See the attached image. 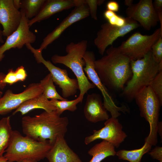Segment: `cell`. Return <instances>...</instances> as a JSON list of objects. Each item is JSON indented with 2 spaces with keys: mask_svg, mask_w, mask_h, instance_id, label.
Segmentation results:
<instances>
[{
  "mask_svg": "<svg viewBox=\"0 0 162 162\" xmlns=\"http://www.w3.org/2000/svg\"><path fill=\"white\" fill-rule=\"evenodd\" d=\"M106 54L94 61L95 70L103 85L108 89L123 91L132 76L130 59L118 47L112 46Z\"/></svg>",
  "mask_w": 162,
  "mask_h": 162,
  "instance_id": "1",
  "label": "cell"
},
{
  "mask_svg": "<svg viewBox=\"0 0 162 162\" xmlns=\"http://www.w3.org/2000/svg\"><path fill=\"white\" fill-rule=\"evenodd\" d=\"M21 123L26 136L39 142L48 141L53 145L58 136H64L69 120L67 117H60L56 111H44L33 117H23Z\"/></svg>",
  "mask_w": 162,
  "mask_h": 162,
  "instance_id": "2",
  "label": "cell"
},
{
  "mask_svg": "<svg viewBox=\"0 0 162 162\" xmlns=\"http://www.w3.org/2000/svg\"><path fill=\"white\" fill-rule=\"evenodd\" d=\"M52 146L48 141H38L26 136H22L19 131L14 130L4 156L9 162L25 159L38 161L46 158Z\"/></svg>",
  "mask_w": 162,
  "mask_h": 162,
  "instance_id": "3",
  "label": "cell"
},
{
  "mask_svg": "<svg viewBox=\"0 0 162 162\" xmlns=\"http://www.w3.org/2000/svg\"><path fill=\"white\" fill-rule=\"evenodd\" d=\"M87 43L86 40H82L76 43L71 42L66 47V55L55 54L51 58L53 63L64 64L73 71L78 83L80 90L79 96L82 99L89 90L96 87L89 81L83 70L85 62L83 57L86 51Z\"/></svg>",
  "mask_w": 162,
  "mask_h": 162,
  "instance_id": "4",
  "label": "cell"
},
{
  "mask_svg": "<svg viewBox=\"0 0 162 162\" xmlns=\"http://www.w3.org/2000/svg\"><path fill=\"white\" fill-rule=\"evenodd\" d=\"M130 64L132 76L121 93L128 101H132L137 92L149 86L159 72L158 63L154 60L151 50L141 59L131 60Z\"/></svg>",
  "mask_w": 162,
  "mask_h": 162,
  "instance_id": "5",
  "label": "cell"
},
{
  "mask_svg": "<svg viewBox=\"0 0 162 162\" xmlns=\"http://www.w3.org/2000/svg\"><path fill=\"white\" fill-rule=\"evenodd\" d=\"M134 99L139 108L140 116L144 118L150 125V132L145 141L152 146H155L158 142L157 128L162 103L149 86L137 92Z\"/></svg>",
  "mask_w": 162,
  "mask_h": 162,
  "instance_id": "6",
  "label": "cell"
},
{
  "mask_svg": "<svg viewBox=\"0 0 162 162\" xmlns=\"http://www.w3.org/2000/svg\"><path fill=\"white\" fill-rule=\"evenodd\" d=\"M25 45L33 54L37 62L43 64L50 72L53 82L61 89L62 97L66 99L76 93L79 89L76 79L70 78L66 70L57 67L50 61L45 60L42 56V51L39 49L34 48L30 44Z\"/></svg>",
  "mask_w": 162,
  "mask_h": 162,
  "instance_id": "7",
  "label": "cell"
},
{
  "mask_svg": "<svg viewBox=\"0 0 162 162\" xmlns=\"http://www.w3.org/2000/svg\"><path fill=\"white\" fill-rule=\"evenodd\" d=\"M160 36L162 37L160 28L150 35H143L136 32L123 42L118 48L131 61L139 59L151 50L152 46Z\"/></svg>",
  "mask_w": 162,
  "mask_h": 162,
  "instance_id": "8",
  "label": "cell"
},
{
  "mask_svg": "<svg viewBox=\"0 0 162 162\" xmlns=\"http://www.w3.org/2000/svg\"><path fill=\"white\" fill-rule=\"evenodd\" d=\"M83 58L85 62L83 70L86 73L87 78L101 93L105 108L110 112L112 117L117 118L120 115L119 111L124 112L127 111L126 107L124 106L121 107L117 106L109 94L108 89L102 83L95 69L94 63L95 58L94 52L92 51H86Z\"/></svg>",
  "mask_w": 162,
  "mask_h": 162,
  "instance_id": "9",
  "label": "cell"
},
{
  "mask_svg": "<svg viewBox=\"0 0 162 162\" xmlns=\"http://www.w3.org/2000/svg\"><path fill=\"white\" fill-rule=\"evenodd\" d=\"M126 18V24L122 27L112 26L108 22L101 25L94 40V43L101 55H103L107 47L112 46L114 41L118 38L124 36L140 26L135 21L127 17Z\"/></svg>",
  "mask_w": 162,
  "mask_h": 162,
  "instance_id": "10",
  "label": "cell"
},
{
  "mask_svg": "<svg viewBox=\"0 0 162 162\" xmlns=\"http://www.w3.org/2000/svg\"><path fill=\"white\" fill-rule=\"evenodd\" d=\"M90 15L85 0H77L76 4L71 13L51 32L43 39L39 49L41 51L58 39L68 27L85 19Z\"/></svg>",
  "mask_w": 162,
  "mask_h": 162,
  "instance_id": "11",
  "label": "cell"
},
{
  "mask_svg": "<svg viewBox=\"0 0 162 162\" xmlns=\"http://www.w3.org/2000/svg\"><path fill=\"white\" fill-rule=\"evenodd\" d=\"M125 12L127 17L136 21L146 30H150L159 22L152 0H140L128 7Z\"/></svg>",
  "mask_w": 162,
  "mask_h": 162,
  "instance_id": "12",
  "label": "cell"
},
{
  "mask_svg": "<svg viewBox=\"0 0 162 162\" xmlns=\"http://www.w3.org/2000/svg\"><path fill=\"white\" fill-rule=\"evenodd\" d=\"M22 16L17 29L9 36L3 44L0 46V62L4 57V53L11 48H22L24 45L31 44L36 39L35 34L29 29V20L25 16L23 10L20 9Z\"/></svg>",
  "mask_w": 162,
  "mask_h": 162,
  "instance_id": "13",
  "label": "cell"
},
{
  "mask_svg": "<svg viewBox=\"0 0 162 162\" xmlns=\"http://www.w3.org/2000/svg\"><path fill=\"white\" fill-rule=\"evenodd\" d=\"M104 126L98 130H94L93 134L85 138L84 142L88 145L98 139H102L118 148L127 136L123 127L117 118L111 117L104 123Z\"/></svg>",
  "mask_w": 162,
  "mask_h": 162,
  "instance_id": "14",
  "label": "cell"
},
{
  "mask_svg": "<svg viewBox=\"0 0 162 162\" xmlns=\"http://www.w3.org/2000/svg\"><path fill=\"white\" fill-rule=\"evenodd\" d=\"M43 89L40 83L30 84L23 92L18 94L8 90L0 98V115L5 114L16 110L25 101L43 93Z\"/></svg>",
  "mask_w": 162,
  "mask_h": 162,
  "instance_id": "15",
  "label": "cell"
},
{
  "mask_svg": "<svg viewBox=\"0 0 162 162\" xmlns=\"http://www.w3.org/2000/svg\"><path fill=\"white\" fill-rule=\"evenodd\" d=\"M21 11L14 6L13 0H0V24L2 35L7 37L19 27L22 18Z\"/></svg>",
  "mask_w": 162,
  "mask_h": 162,
  "instance_id": "16",
  "label": "cell"
},
{
  "mask_svg": "<svg viewBox=\"0 0 162 162\" xmlns=\"http://www.w3.org/2000/svg\"><path fill=\"white\" fill-rule=\"evenodd\" d=\"M48 162H83L67 144L64 137L56 138L46 156Z\"/></svg>",
  "mask_w": 162,
  "mask_h": 162,
  "instance_id": "17",
  "label": "cell"
},
{
  "mask_svg": "<svg viewBox=\"0 0 162 162\" xmlns=\"http://www.w3.org/2000/svg\"><path fill=\"white\" fill-rule=\"evenodd\" d=\"M86 119L92 123L107 120L109 115L104 106L100 94L93 93L88 94L83 110Z\"/></svg>",
  "mask_w": 162,
  "mask_h": 162,
  "instance_id": "18",
  "label": "cell"
},
{
  "mask_svg": "<svg viewBox=\"0 0 162 162\" xmlns=\"http://www.w3.org/2000/svg\"><path fill=\"white\" fill-rule=\"evenodd\" d=\"M77 2V0H46L38 14L29 20L28 25L30 27L37 22L48 19L56 14L74 7Z\"/></svg>",
  "mask_w": 162,
  "mask_h": 162,
  "instance_id": "19",
  "label": "cell"
},
{
  "mask_svg": "<svg viewBox=\"0 0 162 162\" xmlns=\"http://www.w3.org/2000/svg\"><path fill=\"white\" fill-rule=\"evenodd\" d=\"M37 109H41L45 111L50 112L56 111V107L50 100L46 98L43 93L25 101L13 112L14 115L18 112L23 115L30 111Z\"/></svg>",
  "mask_w": 162,
  "mask_h": 162,
  "instance_id": "20",
  "label": "cell"
},
{
  "mask_svg": "<svg viewBox=\"0 0 162 162\" xmlns=\"http://www.w3.org/2000/svg\"><path fill=\"white\" fill-rule=\"evenodd\" d=\"M115 147L111 143L104 140L95 145L88 151L92 156L89 162H101L106 158L116 155Z\"/></svg>",
  "mask_w": 162,
  "mask_h": 162,
  "instance_id": "21",
  "label": "cell"
},
{
  "mask_svg": "<svg viewBox=\"0 0 162 162\" xmlns=\"http://www.w3.org/2000/svg\"><path fill=\"white\" fill-rule=\"evenodd\" d=\"M152 146L145 142L143 146L140 148L131 150H120L116 152V155L120 160L129 162H141L143 155L151 150Z\"/></svg>",
  "mask_w": 162,
  "mask_h": 162,
  "instance_id": "22",
  "label": "cell"
},
{
  "mask_svg": "<svg viewBox=\"0 0 162 162\" xmlns=\"http://www.w3.org/2000/svg\"><path fill=\"white\" fill-rule=\"evenodd\" d=\"M13 132L10 117L0 119V157L4 155L10 142Z\"/></svg>",
  "mask_w": 162,
  "mask_h": 162,
  "instance_id": "23",
  "label": "cell"
},
{
  "mask_svg": "<svg viewBox=\"0 0 162 162\" xmlns=\"http://www.w3.org/2000/svg\"><path fill=\"white\" fill-rule=\"evenodd\" d=\"M46 0H22L20 8L29 20L36 16L43 7Z\"/></svg>",
  "mask_w": 162,
  "mask_h": 162,
  "instance_id": "24",
  "label": "cell"
},
{
  "mask_svg": "<svg viewBox=\"0 0 162 162\" xmlns=\"http://www.w3.org/2000/svg\"><path fill=\"white\" fill-rule=\"evenodd\" d=\"M43 89V94L48 99L60 100H67L61 96L57 92L50 73H49L40 82Z\"/></svg>",
  "mask_w": 162,
  "mask_h": 162,
  "instance_id": "25",
  "label": "cell"
},
{
  "mask_svg": "<svg viewBox=\"0 0 162 162\" xmlns=\"http://www.w3.org/2000/svg\"><path fill=\"white\" fill-rule=\"evenodd\" d=\"M83 99L80 96L76 99L71 100H51L52 104L56 107L57 113L60 116L65 110L74 112L77 110V105L82 102Z\"/></svg>",
  "mask_w": 162,
  "mask_h": 162,
  "instance_id": "26",
  "label": "cell"
},
{
  "mask_svg": "<svg viewBox=\"0 0 162 162\" xmlns=\"http://www.w3.org/2000/svg\"><path fill=\"white\" fill-rule=\"evenodd\" d=\"M103 15L108 22L112 25L121 27L124 26L126 22V17L119 16L113 11L107 10Z\"/></svg>",
  "mask_w": 162,
  "mask_h": 162,
  "instance_id": "27",
  "label": "cell"
},
{
  "mask_svg": "<svg viewBox=\"0 0 162 162\" xmlns=\"http://www.w3.org/2000/svg\"><path fill=\"white\" fill-rule=\"evenodd\" d=\"M149 86L162 103V71L158 72Z\"/></svg>",
  "mask_w": 162,
  "mask_h": 162,
  "instance_id": "28",
  "label": "cell"
},
{
  "mask_svg": "<svg viewBox=\"0 0 162 162\" xmlns=\"http://www.w3.org/2000/svg\"><path fill=\"white\" fill-rule=\"evenodd\" d=\"M152 55L154 61L159 63L162 61V37L160 36L153 45L151 48Z\"/></svg>",
  "mask_w": 162,
  "mask_h": 162,
  "instance_id": "29",
  "label": "cell"
},
{
  "mask_svg": "<svg viewBox=\"0 0 162 162\" xmlns=\"http://www.w3.org/2000/svg\"><path fill=\"white\" fill-rule=\"evenodd\" d=\"M85 1L88 8L90 15L92 18L96 20H97V0H85Z\"/></svg>",
  "mask_w": 162,
  "mask_h": 162,
  "instance_id": "30",
  "label": "cell"
},
{
  "mask_svg": "<svg viewBox=\"0 0 162 162\" xmlns=\"http://www.w3.org/2000/svg\"><path fill=\"white\" fill-rule=\"evenodd\" d=\"M148 153L152 158L159 161H162V147L156 146Z\"/></svg>",
  "mask_w": 162,
  "mask_h": 162,
  "instance_id": "31",
  "label": "cell"
},
{
  "mask_svg": "<svg viewBox=\"0 0 162 162\" xmlns=\"http://www.w3.org/2000/svg\"><path fill=\"white\" fill-rule=\"evenodd\" d=\"M15 71L18 82L23 81L26 80L27 75L23 66L18 67Z\"/></svg>",
  "mask_w": 162,
  "mask_h": 162,
  "instance_id": "32",
  "label": "cell"
},
{
  "mask_svg": "<svg viewBox=\"0 0 162 162\" xmlns=\"http://www.w3.org/2000/svg\"><path fill=\"white\" fill-rule=\"evenodd\" d=\"M106 7L107 10L114 12H118L119 9V5L118 3L114 1H110L106 4Z\"/></svg>",
  "mask_w": 162,
  "mask_h": 162,
  "instance_id": "33",
  "label": "cell"
},
{
  "mask_svg": "<svg viewBox=\"0 0 162 162\" xmlns=\"http://www.w3.org/2000/svg\"><path fill=\"white\" fill-rule=\"evenodd\" d=\"M154 9L157 12L162 10V0H155L153 2Z\"/></svg>",
  "mask_w": 162,
  "mask_h": 162,
  "instance_id": "34",
  "label": "cell"
},
{
  "mask_svg": "<svg viewBox=\"0 0 162 162\" xmlns=\"http://www.w3.org/2000/svg\"><path fill=\"white\" fill-rule=\"evenodd\" d=\"M5 75V74L3 73H0V89H3L6 85L3 82V80Z\"/></svg>",
  "mask_w": 162,
  "mask_h": 162,
  "instance_id": "35",
  "label": "cell"
},
{
  "mask_svg": "<svg viewBox=\"0 0 162 162\" xmlns=\"http://www.w3.org/2000/svg\"><path fill=\"white\" fill-rule=\"evenodd\" d=\"M162 122H159L157 128V133H158L159 135L161 137V139L162 140Z\"/></svg>",
  "mask_w": 162,
  "mask_h": 162,
  "instance_id": "36",
  "label": "cell"
},
{
  "mask_svg": "<svg viewBox=\"0 0 162 162\" xmlns=\"http://www.w3.org/2000/svg\"><path fill=\"white\" fill-rule=\"evenodd\" d=\"M13 2L15 7L18 9L20 8L21 0H13Z\"/></svg>",
  "mask_w": 162,
  "mask_h": 162,
  "instance_id": "37",
  "label": "cell"
},
{
  "mask_svg": "<svg viewBox=\"0 0 162 162\" xmlns=\"http://www.w3.org/2000/svg\"><path fill=\"white\" fill-rule=\"evenodd\" d=\"M133 0H125L124 1V4L128 7L131 5L133 3Z\"/></svg>",
  "mask_w": 162,
  "mask_h": 162,
  "instance_id": "38",
  "label": "cell"
},
{
  "mask_svg": "<svg viewBox=\"0 0 162 162\" xmlns=\"http://www.w3.org/2000/svg\"><path fill=\"white\" fill-rule=\"evenodd\" d=\"M17 162H38L36 160L31 159H25Z\"/></svg>",
  "mask_w": 162,
  "mask_h": 162,
  "instance_id": "39",
  "label": "cell"
},
{
  "mask_svg": "<svg viewBox=\"0 0 162 162\" xmlns=\"http://www.w3.org/2000/svg\"><path fill=\"white\" fill-rule=\"evenodd\" d=\"M0 162H9L4 155L0 157Z\"/></svg>",
  "mask_w": 162,
  "mask_h": 162,
  "instance_id": "40",
  "label": "cell"
},
{
  "mask_svg": "<svg viewBox=\"0 0 162 162\" xmlns=\"http://www.w3.org/2000/svg\"><path fill=\"white\" fill-rule=\"evenodd\" d=\"M2 31L1 30L0 27V43H4V41L2 38Z\"/></svg>",
  "mask_w": 162,
  "mask_h": 162,
  "instance_id": "41",
  "label": "cell"
},
{
  "mask_svg": "<svg viewBox=\"0 0 162 162\" xmlns=\"http://www.w3.org/2000/svg\"><path fill=\"white\" fill-rule=\"evenodd\" d=\"M105 0H97V2L98 5L100 6L104 2Z\"/></svg>",
  "mask_w": 162,
  "mask_h": 162,
  "instance_id": "42",
  "label": "cell"
},
{
  "mask_svg": "<svg viewBox=\"0 0 162 162\" xmlns=\"http://www.w3.org/2000/svg\"><path fill=\"white\" fill-rule=\"evenodd\" d=\"M2 92L0 91V98L2 97Z\"/></svg>",
  "mask_w": 162,
  "mask_h": 162,
  "instance_id": "43",
  "label": "cell"
},
{
  "mask_svg": "<svg viewBox=\"0 0 162 162\" xmlns=\"http://www.w3.org/2000/svg\"><path fill=\"white\" fill-rule=\"evenodd\" d=\"M158 162H162V161H159Z\"/></svg>",
  "mask_w": 162,
  "mask_h": 162,
  "instance_id": "44",
  "label": "cell"
}]
</instances>
